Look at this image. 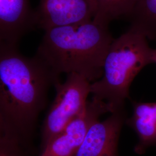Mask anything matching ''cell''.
Masks as SVG:
<instances>
[{"mask_svg": "<svg viewBox=\"0 0 156 156\" xmlns=\"http://www.w3.org/2000/svg\"><path fill=\"white\" fill-rule=\"evenodd\" d=\"M59 80L39 57H26L16 46L0 44V129L32 142L49 89Z\"/></svg>", "mask_w": 156, "mask_h": 156, "instance_id": "6da1fadb", "label": "cell"}, {"mask_svg": "<svg viewBox=\"0 0 156 156\" xmlns=\"http://www.w3.org/2000/svg\"><path fill=\"white\" fill-rule=\"evenodd\" d=\"M35 55L60 76L76 73L92 83L103 75V66L114 38L109 24L92 20L44 30Z\"/></svg>", "mask_w": 156, "mask_h": 156, "instance_id": "7a4b0ae2", "label": "cell"}, {"mask_svg": "<svg viewBox=\"0 0 156 156\" xmlns=\"http://www.w3.org/2000/svg\"><path fill=\"white\" fill-rule=\"evenodd\" d=\"M147 38L132 29L114 39L103 66V75L91 84L93 97L106 103L112 113L124 109L134 78L149 64H153V49Z\"/></svg>", "mask_w": 156, "mask_h": 156, "instance_id": "3957f363", "label": "cell"}, {"mask_svg": "<svg viewBox=\"0 0 156 156\" xmlns=\"http://www.w3.org/2000/svg\"><path fill=\"white\" fill-rule=\"evenodd\" d=\"M91 84L87 78L76 73L67 74L62 83L60 80L55 83L56 97L42 123L40 151L83 113L91 93Z\"/></svg>", "mask_w": 156, "mask_h": 156, "instance_id": "277c9868", "label": "cell"}, {"mask_svg": "<svg viewBox=\"0 0 156 156\" xmlns=\"http://www.w3.org/2000/svg\"><path fill=\"white\" fill-rule=\"evenodd\" d=\"M111 113L109 106L92 98L83 113L69 123L39 151V156H75L83 142L90 127L102 115Z\"/></svg>", "mask_w": 156, "mask_h": 156, "instance_id": "5b68a950", "label": "cell"}, {"mask_svg": "<svg viewBox=\"0 0 156 156\" xmlns=\"http://www.w3.org/2000/svg\"><path fill=\"white\" fill-rule=\"evenodd\" d=\"M96 11L95 0H39L35 9L37 27L46 30L88 22Z\"/></svg>", "mask_w": 156, "mask_h": 156, "instance_id": "8992f818", "label": "cell"}, {"mask_svg": "<svg viewBox=\"0 0 156 156\" xmlns=\"http://www.w3.org/2000/svg\"><path fill=\"white\" fill-rule=\"evenodd\" d=\"M126 119L123 109L112 113L102 122L96 121L90 127L75 156H119V139Z\"/></svg>", "mask_w": 156, "mask_h": 156, "instance_id": "52a82bcc", "label": "cell"}, {"mask_svg": "<svg viewBox=\"0 0 156 156\" xmlns=\"http://www.w3.org/2000/svg\"><path fill=\"white\" fill-rule=\"evenodd\" d=\"M37 27L35 9L30 0H0V44L16 46Z\"/></svg>", "mask_w": 156, "mask_h": 156, "instance_id": "ba28073f", "label": "cell"}, {"mask_svg": "<svg viewBox=\"0 0 156 156\" xmlns=\"http://www.w3.org/2000/svg\"><path fill=\"white\" fill-rule=\"evenodd\" d=\"M126 123L138 137L134 148L136 154H142L149 147H156V102H134L133 114Z\"/></svg>", "mask_w": 156, "mask_h": 156, "instance_id": "9c48e42d", "label": "cell"}, {"mask_svg": "<svg viewBox=\"0 0 156 156\" xmlns=\"http://www.w3.org/2000/svg\"><path fill=\"white\" fill-rule=\"evenodd\" d=\"M127 18L129 28L156 41V0H134Z\"/></svg>", "mask_w": 156, "mask_h": 156, "instance_id": "30bf717a", "label": "cell"}, {"mask_svg": "<svg viewBox=\"0 0 156 156\" xmlns=\"http://www.w3.org/2000/svg\"><path fill=\"white\" fill-rule=\"evenodd\" d=\"M97 11L93 20L109 24L112 21L128 16L134 0H95Z\"/></svg>", "mask_w": 156, "mask_h": 156, "instance_id": "8fae6325", "label": "cell"}, {"mask_svg": "<svg viewBox=\"0 0 156 156\" xmlns=\"http://www.w3.org/2000/svg\"><path fill=\"white\" fill-rule=\"evenodd\" d=\"M35 153L32 142L0 129V156H33Z\"/></svg>", "mask_w": 156, "mask_h": 156, "instance_id": "7c38bea8", "label": "cell"}, {"mask_svg": "<svg viewBox=\"0 0 156 156\" xmlns=\"http://www.w3.org/2000/svg\"><path fill=\"white\" fill-rule=\"evenodd\" d=\"M153 64H156V49H153Z\"/></svg>", "mask_w": 156, "mask_h": 156, "instance_id": "4fadbf2b", "label": "cell"}]
</instances>
